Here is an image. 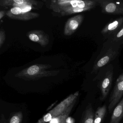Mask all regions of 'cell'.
Instances as JSON below:
<instances>
[{
	"label": "cell",
	"instance_id": "1",
	"mask_svg": "<svg viewBox=\"0 0 123 123\" xmlns=\"http://www.w3.org/2000/svg\"><path fill=\"white\" fill-rule=\"evenodd\" d=\"M79 94V92L77 91L70 95L39 119L37 123L49 122L52 119L63 114L72 104L76 101Z\"/></svg>",
	"mask_w": 123,
	"mask_h": 123
},
{
	"label": "cell",
	"instance_id": "2",
	"mask_svg": "<svg viewBox=\"0 0 123 123\" xmlns=\"http://www.w3.org/2000/svg\"><path fill=\"white\" fill-rule=\"evenodd\" d=\"M50 67L49 65H32L21 71L16 76L30 80H37L44 77L56 75L57 74V72L45 71L46 69Z\"/></svg>",
	"mask_w": 123,
	"mask_h": 123
},
{
	"label": "cell",
	"instance_id": "3",
	"mask_svg": "<svg viewBox=\"0 0 123 123\" xmlns=\"http://www.w3.org/2000/svg\"><path fill=\"white\" fill-rule=\"evenodd\" d=\"M123 95V73L119 75L116 81L109 99L108 106L109 112L118 103Z\"/></svg>",
	"mask_w": 123,
	"mask_h": 123
},
{
	"label": "cell",
	"instance_id": "4",
	"mask_svg": "<svg viewBox=\"0 0 123 123\" xmlns=\"http://www.w3.org/2000/svg\"><path fill=\"white\" fill-rule=\"evenodd\" d=\"M83 19V16L80 15H78L69 19L65 26V35L71 36L74 33L82 23Z\"/></svg>",
	"mask_w": 123,
	"mask_h": 123
},
{
	"label": "cell",
	"instance_id": "5",
	"mask_svg": "<svg viewBox=\"0 0 123 123\" xmlns=\"http://www.w3.org/2000/svg\"><path fill=\"white\" fill-rule=\"evenodd\" d=\"M28 37L30 40L45 47L49 44V37L44 32L40 31H33L29 32Z\"/></svg>",
	"mask_w": 123,
	"mask_h": 123
},
{
	"label": "cell",
	"instance_id": "6",
	"mask_svg": "<svg viewBox=\"0 0 123 123\" xmlns=\"http://www.w3.org/2000/svg\"><path fill=\"white\" fill-rule=\"evenodd\" d=\"M112 80V73H106V75L100 85V88L101 92V95L100 98V100L104 101L107 98L111 87Z\"/></svg>",
	"mask_w": 123,
	"mask_h": 123
},
{
	"label": "cell",
	"instance_id": "7",
	"mask_svg": "<svg viewBox=\"0 0 123 123\" xmlns=\"http://www.w3.org/2000/svg\"><path fill=\"white\" fill-rule=\"evenodd\" d=\"M52 3V9L55 12H62L65 8L69 7H76L77 6L78 0H60L54 1Z\"/></svg>",
	"mask_w": 123,
	"mask_h": 123
},
{
	"label": "cell",
	"instance_id": "8",
	"mask_svg": "<svg viewBox=\"0 0 123 123\" xmlns=\"http://www.w3.org/2000/svg\"><path fill=\"white\" fill-rule=\"evenodd\" d=\"M123 117V98L115 107L109 123H119Z\"/></svg>",
	"mask_w": 123,
	"mask_h": 123
},
{
	"label": "cell",
	"instance_id": "9",
	"mask_svg": "<svg viewBox=\"0 0 123 123\" xmlns=\"http://www.w3.org/2000/svg\"><path fill=\"white\" fill-rule=\"evenodd\" d=\"M95 113L92 104H89L83 113L80 123H94Z\"/></svg>",
	"mask_w": 123,
	"mask_h": 123
},
{
	"label": "cell",
	"instance_id": "10",
	"mask_svg": "<svg viewBox=\"0 0 123 123\" xmlns=\"http://www.w3.org/2000/svg\"><path fill=\"white\" fill-rule=\"evenodd\" d=\"M76 102V101H75L72 104L65 112L61 115L52 119L49 123H63L66 121V119L68 117H69V115L71 113Z\"/></svg>",
	"mask_w": 123,
	"mask_h": 123
},
{
	"label": "cell",
	"instance_id": "11",
	"mask_svg": "<svg viewBox=\"0 0 123 123\" xmlns=\"http://www.w3.org/2000/svg\"><path fill=\"white\" fill-rule=\"evenodd\" d=\"M106 105L98 107L95 112L94 123H102L106 114Z\"/></svg>",
	"mask_w": 123,
	"mask_h": 123
},
{
	"label": "cell",
	"instance_id": "12",
	"mask_svg": "<svg viewBox=\"0 0 123 123\" xmlns=\"http://www.w3.org/2000/svg\"><path fill=\"white\" fill-rule=\"evenodd\" d=\"M90 8H80L77 6L76 7L73 8L72 7H69L67 8H65L62 11V14L63 15H71L74 13L81 12L88 10L91 9Z\"/></svg>",
	"mask_w": 123,
	"mask_h": 123
},
{
	"label": "cell",
	"instance_id": "13",
	"mask_svg": "<svg viewBox=\"0 0 123 123\" xmlns=\"http://www.w3.org/2000/svg\"><path fill=\"white\" fill-rule=\"evenodd\" d=\"M23 113L21 111L15 112L12 114L7 120L8 123H22Z\"/></svg>",
	"mask_w": 123,
	"mask_h": 123
},
{
	"label": "cell",
	"instance_id": "14",
	"mask_svg": "<svg viewBox=\"0 0 123 123\" xmlns=\"http://www.w3.org/2000/svg\"><path fill=\"white\" fill-rule=\"evenodd\" d=\"M95 3L94 1L88 0H78L77 7L80 8H92L95 5Z\"/></svg>",
	"mask_w": 123,
	"mask_h": 123
},
{
	"label": "cell",
	"instance_id": "15",
	"mask_svg": "<svg viewBox=\"0 0 123 123\" xmlns=\"http://www.w3.org/2000/svg\"><path fill=\"white\" fill-rule=\"evenodd\" d=\"M109 60V57L108 56H105L101 58L97 63V66L98 67H101L106 64Z\"/></svg>",
	"mask_w": 123,
	"mask_h": 123
},
{
	"label": "cell",
	"instance_id": "16",
	"mask_svg": "<svg viewBox=\"0 0 123 123\" xmlns=\"http://www.w3.org/2000/svg\"><path fill=\"white\" fill-rule=\"evenodd\" d=\"M116 6L114 3H113L108 4L105 7L106 11L109 13L114 12L116 11Z\"/></svg>",
	"mask_w": 123,
	"mask_h": 123
},
{
	"label": "cell",
	"instance_id": "17",
	"mask_svg": "<svg viewBox=\"0 0 123 123\" xmlns=\"http://www.w3.org/2000/svg\"><path fill=\"white\" fill-rule=\"evenodd\" d=\"M118 25V22L117 21H115L108 25L107 27V29L109 31H113L117 28Z\"/></svg>",
	"mask_w": 123,
	"mask_h": 123
},
{
	"label": "cell",
	"instance_id": "18",
	"mask_svg": "<svg viewBox=\"0 0 123 123\" xmlns=\"http://www.w3.org/2000/svg\"><path fill=\"white\" fill-rule=\"evenodd\" d=\"M3 3L0 2V5L2 6H10L12 5H13L14 4V2L13 0H4V1H2Z\"/></svg>",
	"mask_w": 123,
	"mask_h": 123
},
{
	"label": "cell",
	"instance_id": "19",
	"mask_svg": "<svg viewBox=\"0 0 123 123\" xmlns=\"http://www.w3.org/2000/svg\"><path fill=\"white\" fill-rule=\"evenodd\" d=\"M5 34L3 31L1 30L0 33V47L2 46V45L3 44L5 41Z\"/></svg>",
	"mask_w": 123,
	"mask_h": 123
},
{
	"label": "cell",
	"instance_id": "20",
	"mask_svg": "<svg viewBox=\"0 0 123 123\" xmlns=\"http://www.w3.org/2000/svg\"><path fill=\"white\" fill-rule=\"evenodd\" d=\"M31 8H32L31 6H26L21 9H22V13H25L29 12V11L31 10Z\"/></svg>",
	"mask_w": 123,
	"mask_h": 123
},
{
	"label": "cell",
	"instance_id": "21",
	"mask_svg": "<svg viewBox=\"0 0 123 123\" xmlns=\"http://www.w3.org/2000/svg\"><path fill=\"white\" fill-rule=\"evenodd\" d=\"M0 123H8L7 120L6 119L5 116L3 114H2L1 115Z\"/></svg>",
	"mask_w": 123,
	"mask_h": 123
},
{
	"label": "cell",
	"instance_id": "22",
	"mask_svg": "<svg viewBox=\"0 0 123 123\" xmlns=\"http://www.w3.org/2000/svg\"><path fill=\"white\" fill-rule=\"evenodd\" d=\"M14 3L18 5H22L25 2L26 0H13Z\"/></svg>",
	"mask_w": 123,
	"mask_h": 123
},
{
	"label": "cell",
	"instance_id": "23",
	"mask_svg": "<svg viewBox=\"0 0 123 123\" xmlns=\"http://www.w3.org/2000/svg\"><path fill=\"white\" fill-rule=\"evenodd\" d=\"M66 123H74V120L70 117H68L66 120Z\"/></svg>",
	"mask_w": 123,
	"mask_h": 123
},
{
	"label": "cell",
	"instance_id": "24",
	"mask_svg": "<svg viewBox=\"0 0 123 123\" xmlns=\"http://www.w3.org/2000/svg\"><path fill=\"white\" fill-rule=\"evenodd\" d=\"M123 36V28H122L117 35V38H120Z\"/></svg>",
	"mask_w": 123,
	"mask_h": 123
},
{
	"label": "cell",
	"instance_id": "25",
	"mask_svg": "<svg viewBox=\"0 0 123 123\" xmlns=\"http://www.w3.org/2000/svg\"><path fill=\"white\" fill-rule=\"evenodd\" d=\"M5 12L4 11H0V19H1L5 16Z\"/></svg>",
	"mask_w": 123,
	"mask_h": 123
},
{
	"label": "cell",
	"instance_id": "26",
	"mask_svg": "<svg viewBox=\"0 0 123 123\" xmlns=\"http://www.w3.org/2000/svg\"><path fill=\"white\" fill-rule=\"evenodd\" d=\"M66 123V121L65 122H64V123Z\"/></svg>",
	"mask_w": 123,
	"mask_h": 123
}]
</instances>
